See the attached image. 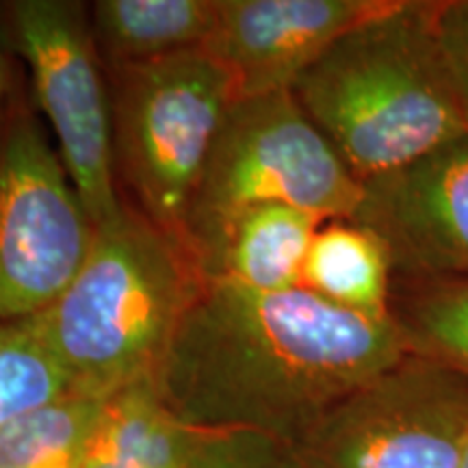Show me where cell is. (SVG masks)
Here are the masks:
<instances>
[{
    "label": "cell",
    "mask_w": 468,
    "mask_h": 468,
    "mask_svg": "<svg viewBox=\"0 0 468 468\" xmlns=\"http://www.w3.org/2000/svg\"><path fill=\"white\" fill-rule=\"evenodd\" d=\"M406 354L393 317L349 313L303 286L265 292L207 280L154 382L185 423L259 430L297 447Z\"/></svg>",
    "instance_id": "obj_1"
},
{
    "label": "cell",
    "mask_w": 468,
    "mask_h": 468,
    "mask_svg": "<svg viewBox=\"0 0 468 468\" xmlns=\"http://www.w3.org/2000/svg\"><path fill=\"white\" fill-rule=\"evenodd\" d=\"M436 9L438 3L390 0L336 39L292 87L360 183L468 134Z\"/></svg>",
    "instance_id": "obj_2"
},
{
    "label": "cell",
    "mask_w": 468,
    "mask_h": 468,
    "mask_svg": "<svg viewBox=\"0 0 468 468\" xmlns=\"http://www.w3.org/2000/svg\"><path fill=\"white\" fill-rule=\"evenodd\" d=\"M204 282L183 243L124 204L96 228L72 282L35 319L74 393L109 399L156 378Z\"/></svg>",
    "instance_id": "obj_3"
},
{
    "label": "cell",
    "mask_w": 468,
    "mask_h": 468,
    "mask_svg": "<svg viewBox=\"0 0 468 468\" xmlns=\"http://www.w3.org/2000/svg\"><path fill=\"white\" fill-rule=\"evenodd\" d=\"M362 183L292 91L237 98L226 111L186 213L185 243L202 273L226 232L251 208L284 204L349 219Z\"/></svg>",
    "instance_id": "obj_4"
},
{
    "label": "cell",
    "mask_w": 468,
    "mask_h": 468,
    "mask_svg": "<svg viewBox=\"0 0 468 468\" xmlns=\"http://www.w3.org/2000/svg\"><path fill=\"white\" fill-rule=\"evenodd\" d=\"M107 76L122 197L186 248L193 193L226 111L237 101L230 74L200 48L109 69Z\"/></svg>",
    "instance_id": "obj_5"
},
{
    "label": "cell",
    "mask_w": 468,
    "mask_h": 468,
    "mask_svg": "<svg viewBox=\"0 0 468 468\" xmlns=\"http://www.w3.org/2000/svg\"><path fill=\"white\" fill-rule=\"evenodd\" d=\"M16 79L0 111V324L44 313L72 282L96 232Z\"/></svg>",
    "instance_id": "obj_6"
},
{
    "label": "cell",
    "mask_w": 468,
    "mask_h": 468,
    "mask_svg": "<svg viewBox=\"0 0 468 468\" xmlns=\"http://www.w3.org/2000/svg\"><path fill=\"white\" fill-rule=\"evenodd\" d=\"M90 5L14 0L0 5V37L28 66L33 98L93 226L124 210L113 159L109 76L90 27Z\"/></svg>",
    "instance_id": "obj_7"
},
{
    "label": "cell",
    "mask_w": 468,
    "mask_h": 468,
    "mask_svg": "<svg viewBox=\"0 0 468 468\" xmlns=\"http://www.w3.org/2000/svg\"><path fill=\"white\" fill-rule=\"evenodd\" d=\"M468 378L406 354L336 403L297 444L302 468H458Z\"/></svg>",
    "instance_id": "obj_8"
},
{
    "label": "cell",
    "mask_w": 468,
    "mask_h": 468,
    "mask_svg": "<svg viewBox=\"0 0 468 468\" xmlns=\"http://www.w3.org/2000/svg\"><path fill=\"white\" fill-rule=\"evenodd\" d=\"M349 219L382 239L410 284L468 280V134L365 180Z\"/></svg>",
    "instance_id": "obj_9"
},
{
    "label": "cell",
    "mask_w": 468,
    "mask_h": 468,
    "mask_svg": "<svg viewBox=\"0 0 468 468\" xmlns=\"http://www.w3.org/2000/svg\"><path fill=\"white\" fill-rule=\"evenodd\" d=\"M390 0H218L204 50L230 74L237 98L292 91L336 39Z\"/></svg>",
    "instance_id": "obj_10"
},
{
    "label": "cell",
    "mask_w": 468,
    "mask_h": 468,
    "mask_svg": "<svg viewBox=\"0 0 468 468\" xmlns=\"http://www.w3.org/2000/svg\"><path fill=\"white\" fill-rule=\"evenodd\" d=\"M218 0H98L90 27L104 69L161 61L207 46Z\"/></svg>",
    "instance_id": "obj_11"
},
{
    "label": "cell",
    "mask_w": 468,
    "mask_h": 468,
    "mask_svg": "<svg viewBox=\"0 0 468 468\" xmlns=\"http://www.w3.org/2000/svg\"><path fill=\"white\" fill-rule=\"evenodd\" d=\"M321 224L324 219L284 204L251 208L226 232L204 276L248 291L297 289Z\"/></svg>",
    "instance_id": "obj_12"
},
{
    "label": "cell",
    "mask_w": 468,
    "mask_h": 468,
    "mask_svg": "<svg viewBox=\"0 0 468 468\" xmlns=\"http://www.w3.org/2000/svg\"><path fill=\"white\" fill-rule=\"evenodd\" d=\"M200 427L185 423L144 379L104 403L83 468H186Z\"/></svg>",
    "instance_id": "obj_13"
},
{
    "label": "cell",
    "mask_w": 468,
    "mask_h": 468,
    "mask_svg": "<svg viewBox=\"0 0 468 468\" xmlns=\"http://www.w3.org/2000/svg\"><path fill=\"white\" fill-rule=\"evenodd\" d=\"M393 278L382 239L351 219L324 221L302 269L303 289L371 319L390 317Z\"/></svg>",
    "instance_id": "obj_14"
},
{
    "label": "cell",
    "mask_w": 468,
    "mask_h": 468,
    "mask_svg": "<svg viewBox=\"0 0 468 468\" xmlns=\"http://www.w3.org/2000/svg\"><path fill=\"white\" fill-rule=\"evenodd\" d=\"M107 399L68 395L0 430V468H83Z\"/></svg>",
    "instance_id": "obj_15"
},
{
    "label": "cell",
    "mask_w": 468,
    "mask_h": 468,
    "mask_svg": "<svg viewBox=\"0 0 468 468\" xmlns=\"http://www.w3.org/2000/svg\"><path fill=\"white\" fill-rule=\"evenodd\" d=\"M408 354L468 378V280L412 282L390 303Z\"/></svg>",
    "instance_id": "obj_16"
},
{
    "label": "cell",
    "mask_w": 468,
    "mask_h": 468,
    "mask_svg": "<svg viewBox=\"0 0 468 468\" xmlns=\"http://www.w3.org/2000/svg\"><path fill=\"white\" fill-rule=\"evenodd\" d=\"M68 395H74L72 379L37 319L0 324V430Z\"/></svg>",
    "instance_id": "obj_17"
},
{
    "label": "cell",
    "mask_w": 468,
    "mask_h": 468,
    "mask_svg": "<svg viewBox=\"0 0 468 468\" xmlns=\"http://www.w3.org/2000/svg\"><path fill=\"white\" fill-rule=\"evenodd\" d=\"M186 468H302L295 444L259 430H200Z\"/></svg>",
    "instance_id": "obj_18"
},
{
    "label": "cell",
    "mask_w": 468,
    "mask_h": 468,
    "mask_svg": "<svg viewBox=\"0 0 468 468\" xmlns=\"http://www.w3.org/2000/svg\"><path fill=\"white\" fill-rule=\"evenodd\" d=\"M436 27L455 90L468 117V0L438 3Z\"/></svg>",
    "instance_id": "obj_19"
},
{
    "label": "cell",
    "mask_w": 468,
    "mask_h": 468,
    "mask_svg": "<svg viewBox=\"0 0 468 468\" xmlns=\"http://www.w3.org/2000/svg\"><path fill=\"white\" fill-rule=\"evenodd\" d=\"M11 85H14V66H11L9 50L5 48L3 37H0V111H3L5 102H7Z\"/></svg>",
    "instance_id": "obj_20"
},
{
    "label": "cell",
    "mask_w": 468,
    "mask_h": 468,
    "mask_svg": "<svg viewBox=\"0 0 468 468\" xmlns=\"http://www.w3.org/2000/svg\"><path fill=\"white\" fill-rule=\"evenodd\" d=\"M458 468H468V436H466L464 449H462V458H460V466Z\"/></svg>",
    "instance_id": "obj_21"
}]
</instances>
